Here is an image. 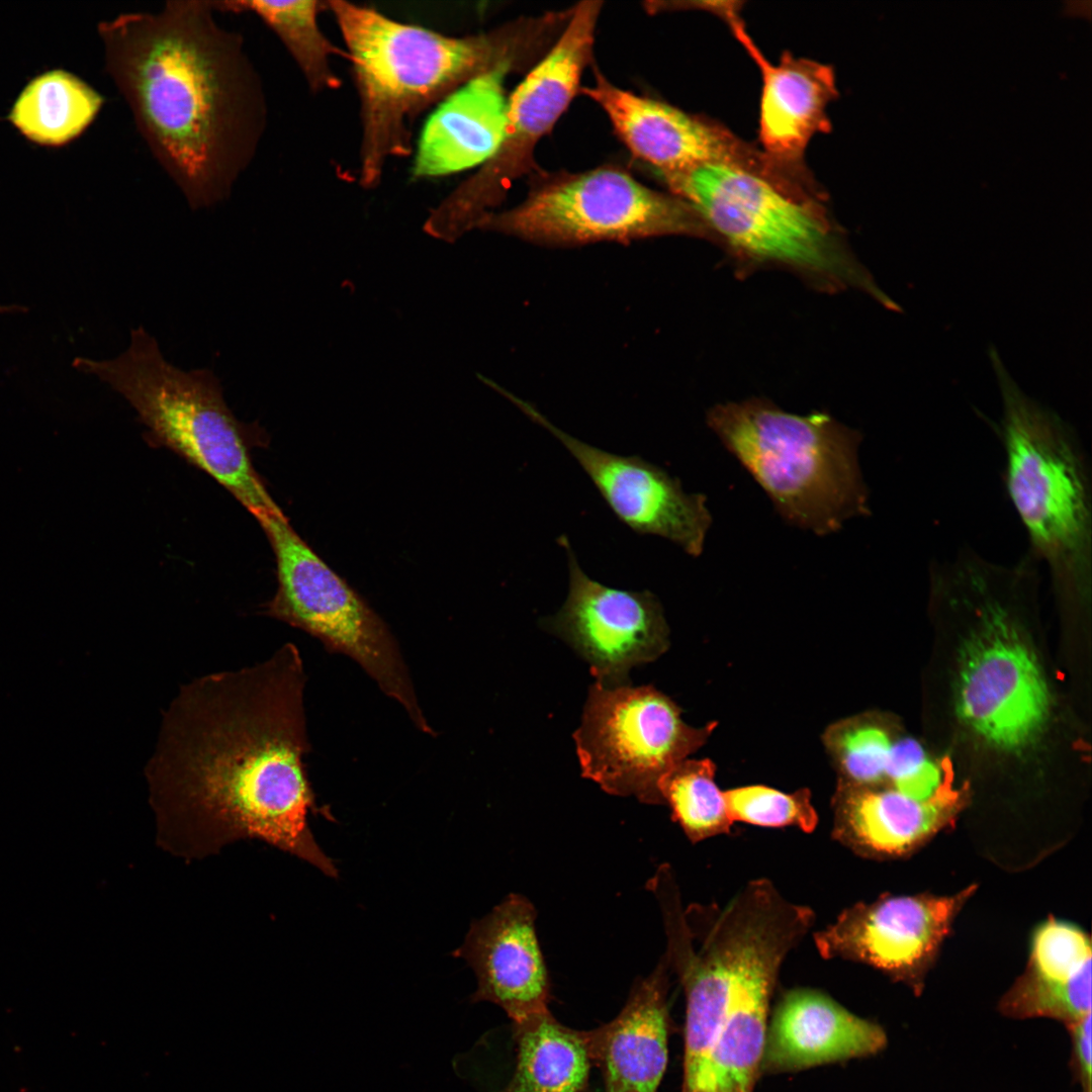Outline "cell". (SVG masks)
Returning <instances> with one entry per match:
<instances>
[{"mask_svg":"<svg viewBox=\"0 0 1092 1092\" xmlns=\"http://www.w3.org/2000/svg\"><path fill=\"white\" fill-rule=\"evenodd\" d=\"M297 647L183 685L162 713L145 766L157 842L185 859L259 839L330 877L333 861L308 827L316 809Z\"/></svg>","mask_w":1092,"mask_h":1092,"instance_id":"6da1fadb","label":"cell"},{"mask_svg":"<svg viewBox=\"0 0 1092 1092\" xmlns=\"http://www.w3.org/2000/svg\"><path fill=\"white\" fill-rule=\"evenodd\" d=\"M210 0L99 22L104 68L153 157L193 210L224 202L257 155L268 104L243 35Z\"/></svg>","mask_w":1092,"mask_h":1092,"instance_id":"7a4b0ae2","label":"cell"},{"mask_svg":"<svg viewBox=\"0 0 1092 1092\" xmlns=\"http://www.w3.org/2000/svg\"><path fill=\"white\" fill-rule=\"evenodd\" d=\"M344 38L360 100L359 180L376 187L386 163L412 152L413 124L473 78L520 69L564 28L569 10L462 37L395 21L365 6L325 1Z\"/></svg>","mask_w":1092,"mask_h":1092,"instance_id":"3957f363","label":"cell"},{"mask_svg":"<svg viewBox=\"0 0 1092 1092\" xmlns=\"http://www.w3.org/2000/svg\"><path fill=\"white\" fill-rule=\"evenodd\" d=\"M719 923L729 973L703 959L677 974L686 997L680 1092H754L778 973L811 917L756 891L732 900Z\"/></svg>","mask_w":1092,"mask_h":1092,"instance_id":"277c9868","label":"cell"},{"mask_svg":"<svg viewBox=\"0 0 1092 1092\" xmlns=\"http://www.w3.org/2000/svg\"><path fill=\"white\" fill-rule=\"evenodd\" d=\"M997 378L1005 452L1004 484L1028 539L1027 554L1043 563L1057 592L1083 605L1092 583L1089 470L1075 430L1028 396L989 349Z\"/></svg>","mask_w":1092,"mask_h":1092,"instance_id":"5b68a950","label":"cell"},{"mask_svg":"<svg viewBox=\"0 0 1092 1092\" xmlns=\"http://www.w3.org/2000/svg\"><path fill=\"white\" fill-rule=\"evenodd\" d=\"M707 422L780 515L819 536L870 515L861 435L831 416H799L753 398L711 408Z\"/></svg>","mask_w":1092,"mask_h":1092,"instance_id":"8992f818","label":"cell"},{"mask_svg":"<svg viewBox=\"0 0 1092 1092\" xmlns=\"http://www.w3.org/2000/svg\"><path fill=\"white\" fill-rule=\"evenodd\" d=\"M73 367L122 395L154 445L205 472L253 516L278 507L253 465L250 428L229 408L212 371L174 366L143 327L131 330L129 346L119 356L76 357Z\"/></svg>","mask_w":1092,"mask_h":1092,"instance_id":"52a82bcc","label":"cell"},{"mask_svg":"<svg viewBox=\"0 0 1092 1092\" xmlns=\"http://www.w3.org/2000/svg\"><path fill=\"white\" fill-rule=\"evenodd\" d=\"M663 180L743 260L789 266L828 287H857L897 309L844 249L818 199L792 196L756 173L726 164L702 165Z\"/></svg>","mask_w":1092,"mask_h":1092,"instance_id":"ba28073f","label":"cell"},{"mask_svg":"<svg viewBox=\"0 0 1092 1092\" xmlns=\"http://www.w3.org/2000/svg\"><path fill=\"white\" fill-rule=\"evenodd\" d=\"M255 518L272 547L278 581L264 614L315 637L330 652L352 658L418 730L436 736L386 623L306 544L279 507Z\"/></svg>","mask_w":1092,"mask_h":1092,"instance_id":"9c48e42d","label":"cell"},{"mask_svg":"<svg viewBox=\"0 0 1092 1092\" xmlns=\"http://www.w3.org/2000/svg\"><path fill=\"white\" fill-rule=\"evenodd\" d=\"M476 228L547 246L662 236L714 238L690 203L607 166L543 177L523 202L487 213Z\"/></svg>","mask_w":1092,"mask_h":1092,"instance_id":"30bf717a","label":"cell"},{"mask_svg":"<svg viewBox=\"0 0 1092 1092\" xmlns=\"http://www.w3.org/2000/svg\"><path fill=\"white\" fill-rule=\"evenodd\" d=\"M601 6L599 1H585L572 8L558 39L509 99L497 150L431 210L425 233L455 242L476 228L502 202L512 184L534 168L536 146L568 107L590 64Z\"/></svg>","mask_w":1092,"mask_h":1092,"instance_id":"8fae6325","label":"cell"},{"mask_svg":"<svg viewBox=\"0 0 1092 1092\" xmlns=\"http://www.w3.org/2000/svg\"><path fill=\"white\" fill-rule=\"evenodd\" d=\"M680 709L652 686L589 687L573 734L581 776L606 793L662 804V776L698 750L716 723L684 722Z\"/></svg>","mask_w":1092,"mask_h":1092,"instance_id":"7c38bea8","label":"cell"},{"mask_svg":"<svg viewBox=\"0 0 1092 1092\" xmlns=\"http://www.w3.org/2000/svg\"><path fill=\"white\" fill-rule=\"evenodd\" d=\"M568 594L544 626L565 640L588 664L596 684L614 689L630 685L632 667L651 662L669 645L663 609L650 590L612 587L589 577L565 536Z\"/></svg>","mask_w":1092,"mask_h":1092,"instance_id":"4fadbf2b","label":"cell"},{"mask_svg":"<svg viewBox=\"0 0 1092 1092\" xmlns=\"http://www.w3.org/2000/svg\"><path fill=\"white\" fill-rule=\"evenodd\" d=\"M595 83L581 92L597 103L629 151L665 177L706 164L741 167L772 184L786 172L728 129L662 101L636 95L596 70Z\"/></svg>","mask_w":1092,"mask_h":1092,"instance_id":"5bb4252c","label":"cell"},{"mask_svg":"<svg viewBox=\"0 0 1092 1092\" xmlns=\"http://www.w3.org/2000/svg\"><path fill=\"white\" fill-rule=\"evenodd\" d=\"M510 398L560 441L623 524L637 534L664 538L689 555L703 552L712 523L704 494L685 491L678 478L638 455H619L584 443L527 401Z\"/></svg>","mask_w":1092,"mask_h":1092,"instance_id":"9a60e30c","label":"cell"},{"mask_svg":"<svg viewBox=\"0 0 1092 1092\" xmlns=\"http://www.w3.org/2000/svg\"><path fill=\"white\" fill-rule=\"evenodd\" d=\"M972 891L888 897L855 905L815 935L816 945L825 958L850 959L915 979L932 962Z\"/></svg>","mask_w":1092,"mask_h":1092,"instance_id":"2e32d148","label":"cell"},{"mask_svg":"<svg viewBox=\"0 0 1092 1092\" xmlns=\"http://www.w3.org/2000/svg\"><path fill=\"white\" fill-rule=\"evenodd\" d=\"M455 956L475 973L472 1002L499 1006L514 1024L549 1011L550 980L536 931V910L510 894L472 923Z\"/></svg>","mask_w":1092,"mask_h":1092,"instance_id":"e0dca14e","label":"cell"},{"mask_svg":"<svg viewBox=\"0 0 1092 1092\" xmlns=\"http://www.w3.org/2000/svg\"><path fill=\"white\" fill-rule=\"evenodd\" d=\"M761 73L758 138L762 153L775 164L802 176V158L810 140L830 130L827 106L837 96L830 66L785 52L770 63L747 33L730 3H713Z\"/></svg>","mask_w":1092,"mask_h":1092,"instance_id":"ac0fdd59","label":"cell"},{"mask_svg":"<svg viewBox=\"0 0 1092 1092\" xmlns=\"http://www.w3.org/2000/svg\"><path fill=\"white\" fill-rule=\"evenodd\" d=\"M884 1029L814 990L788 992L767 1023L761 1074L796 1072L876 1055Z\"/></svg>","mask_w":1092,"mask_h":1092,"instance_id":"d6986e66","label":"cell"},{"mask_svg":"<svg viewBox=\"0 0 1092 1092\" xmlns=\"http://www.w3.org/2000/svg\"><path fill=\"white\" fill-rule=\"evenodd\" d=\"M668 963L633 985L621 1012L584 1031L588 1054L603 1074L605 1092H657L668 1060Z\"/></svg>","mask_w":1092,"mask_h":1092,"instance_id":"ffe728a7","label":"cell"},{"mask_svg":"<svg viewBox=\"0 0 1092 1092\" xmlns=\"http://www.w3.org/2000/svg\"><path fill=\"white\" fill-rule=\"evenodd\" d=\"M508 73L496 69L479 75L440 102L420 138L415 178L463 171L484 164L495 153L506 125Z\"/></svg>","mask_w":1092,"mask_h":1092,"instance_id":"44dd1931","label":"cell"},{"mask_svg":"<svg viewBox=\"0 0 1092 1092\" xmlns=\"http://www.w3.org/2000/svg\"><path fill=\"white\" fill-rule=\"evenodd\" d=\"M840 832L859 846L887 854L913 849L954 816L958 798L947 790L919 801L895 789L871 790L842 783L835 799Z\"/></svg>","mask_w":1092,"mask_h":1092,"instance_id":"7402d4cb","label":"cell"},{"mask_svg":"<svg viewBox=\"0 0 1092 1092\" xmlns=\"http://www.w3.org/2000/svg\"><path fill=\"white\" fill-rule=\"evenodd\" d=\"M517 1066L502 1092H581L592 1063L584 1031L560 1024L550 1011L514 1024Z\"/></svg>","mask_w":1092,"mask_h":1092,"instance_id":"603a6c76","label":"cell"},{"mask_svg":"<svg viewBox=\"0 0 1092 1092\" xmlns=\"http://www.w3.org/2000/svg\"><path fill=\"white\" fill-rule=\"evenodd\" d=\"M103 97L77 76L53 70L31 80L8 116L28 140L51 147L79 136L94 120Z\"/></svg>","mask_w":1092,"mask_h":1092,"instance_id":"cb8c5ba5","label":"cell"},{"mask_svg":"<svg viewBox=\"0 0 1092 1092\" xmlns=\"http://www.w3.org/2000/svg\"><path fill=\"white\" fill-rule=\"evenodd\" d=\"M216 11L255 14L278 37L299 68L313 93L338 89L341 79L331 66V57L344 56L318 26L325 1H213Z\"/></svg>","mask_w":1092,"mask_h":1092,"instance_id":"d4e9b609","label":"cell"},{"mask_svg":"<svg viewBox=\"0 0 1092 1092\" xmlns=\"http://www.w3.org/2000/svg\"><path fill=\"white\" fill-rule=\"evenodd\" d=\"M715 765L710 759H684L665 772L658 783L663 803L688 837L700 841L729 831L725 792L715 782Z\"/></svg>","mask_w":1092,"mask_h":1092,"instance_id":"484cf974","label":"cell"},{"mask_svg":"<svg viewBox=\"0 0 1092 1092\" xmlns=\"http://www.w3.org/2000/svg\"><path fill=\"white\" fill-rule=\"evenodd\" d=\"M1091 981V947L1077 926L1050 920L1034 931L1026 973L1018 983L1058 990Z\"/></svg>","mask_w":1092,"mask_h":1092,"instance_id":"4316f807","label":"cell"},{"mask_svg":"<svg viewBox=\"0 0 1092 1092\" xmlns=\"http://www.w3.org/2000/svg\"><path fill=\"white\" fill-rule=\"evenodd\" d=\"M824 744L845 784L864 787L886 778L893 742L881 726L858 719L839 721L825 731Z\"/></svg>","mask_w":1092,"mask_h":1092,"instance_id":"83f0119b","label":"cell"},{"mask_svg":"<svg viewBox=\"0 0 1092 1092\" xmlns=\"http://www.w3.org/2000/svg\"><path fill=\"white\" fill-rule=\"evenodd\" d=\"M810 792L784 793L765 786H747L725 792L732 821L764 827L797 826L805 832L817 824Z\"/></svg>","mask_w":1092,"mask_h":1092,"instance_id":"f1b7e54d","label":"cell"},{"mask_svg":"<svg viewBox=\"0 0 1092 1092\" xmlns=\"http://www.w3.org/2000/svg\"><path fill=\"white\" fill-rule=\"evenodd\" d=\"M893 789L919 800H930L946 789L943 776L916 740L905 738L893 743L886 768Z\"/></svg>","mask_w":1092,"mask_h":1092,"instance_id":"f546056e","label":"cell"},{"mask_svg":"<svg viewBox=\"0 0 1092 1092\" xmlns=\"http://www.w3.org/2000/svg\"><path fill=\"white\" fill-rule=\"evenodd\" d=\"M1075 1044L1077 1064L1086 1087L1090 1092L1091 1084V1014L1071 1025Z\"/></svg>","mask_w":1092,"mask_h":1092,"instance_id":"4dcf8cb0","label":"cell"},{"mask_svg":"<svg viewBox=\"0 0 1092 1092\" xmlns=\"http://www.w3.org/2000/svg\"><path fill=\"white\" fill-rule=\"evenodd\" d=\"M24 310L25 307L22 305L0 303V313L22 312Z\"/></svg>","mask_w":1092,"mask_h":1092,"instance_id":"1f68e13d","label":"cell"}]
</instances>
